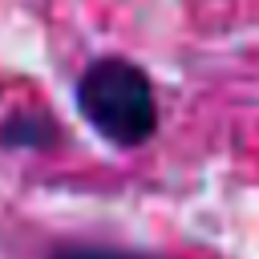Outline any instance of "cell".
Listing matches in <instances>:
<instances>
[{
	"instance_id": "obj_3",
	"label": "cell",
	"mask_w": 259,
	"mask_h": 259,
	"mask_svg": "<svg viewBox=\"0 0 259 259\" xmlns=\"http://www.w3.org/2000/svg\"><path fill=\"white\" fill-rule=\"evenodd\" d=\"M53 259H158V255H142V251H125V247H97V243H85V247H65V251H57Z\"/></svg>"
},
{
	"instance_id": "obj_1",
	"label": "cell",
	"mask_w": 259,
	"mask_h": 259,
	"mask_svg": "<svg viewBox=\"0 0 259 259\" xmlns=\"http://www.w3.org/2000/svg\"><path fill=\"white\" fill-rule=\"evenodd\" d=\"M77 113L117 150H138L158 134V97L146 69L130 57H97L73 89Z\"/></svg>"
},
{
	"instance_id": "obj_2",
	"label": "cell",
	"mask_w": 259,
	"mask_h": 259,
	"mask_svg": "<svg viewBox=\"0 0 259 259\" xmlns=\"http://www.w3.org/2000/svg\"><path fill=\"white\" fill-rule=\"evenodd\" d=\"M61 142V130L49 113L40 109H20L12 117L0 121V146L4 150H20V154H40V150H53Z\"/></svg>"
}]
</instances>
